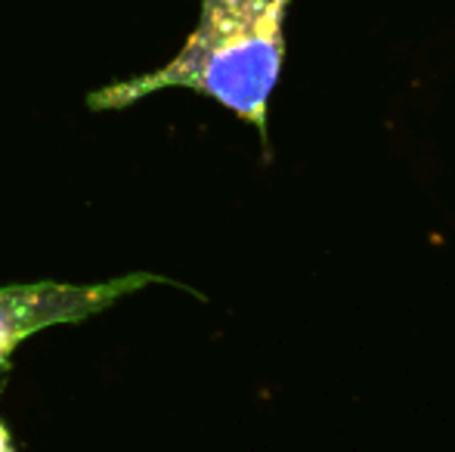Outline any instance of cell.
I'll return each instance as SVG.
<instances>
[{
  "label": "cell",
  "instance_id": "2",
  "mask_svg": "<svg viewBox=\"0 0 455 452\" xmlns=\"http://www.w3.org/2000/svg\"><path fill=\"white\" fill-rule=\"evenodd\" d=\"M152 282L171 279L152 273H131V276L106 279V282H19L0 285V369L10 362L12 350L31 335L50 326L84 322L118 304L121 297L146 289Z\"/></svg>",
  "mask_w": 455,
  "mask_h": 452
},
{
  "label": "cell",
  "instance_id": "1",
  "mask_svg": "<svg viewBox=\"0 0 455 452\" xmlns=\"http://www.w3.org/2000/svg\"><path fill=\"white\" fill-rule=\"evenodd\" d=\"M288 4L291 0H202L196 31L174 59L93 91L87 106L96 112L127 109L158 91L183 87L254 124L267 146L270 97L285 59Z\"/></svg>",
  "mask_w": 455,
  "mask_h": 452
},
{
  "label": "cell",
  "instance_id": "3",
  "mask_svg": "<svg viewBox=\"0 0 455 452\" xmlns=\"http://www.w3.org/2000/svg\"><path fill=\"white\" fill-rule=\"evenodd\" d=\"M0 452H16L12 449V440H10V431H6L4 422H0Z\"/></svg>",
  "mask_w": 455,
  "mask_h": 452
}]
</instances>
